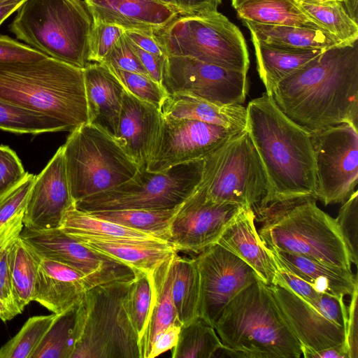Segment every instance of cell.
<instances>
[{"label":"cell","mask_w":358,"mask_h":358,"mask_svg":"<svg viewBox=\"0 0 358 358\" xmlns=\"http://www.w3.org/2000/svg\"><path fill=\"white\" fill-rule=\"evenodd\" d=\"M310 134L340 124L358 125V41L324 50L282 80L271 96Z\"/></svg>","instance_id":"1"},{"label":"cell","mask_w":358,"mask_h":358,"mask_svg":"<svg viewBox=\"0 0 358 358\" xmlns=\"http://www.w3.org/2000/svg\"><path fill=\"white\" fill-rule=\"evenodd\" d=\"M245 129L264 168L268 190L257 221L275 206L315 197V164L310 134L289 118L266 92L247 107Z\"/></svg>","instance_id":"2"},{"label":"cell","mask_w":358,"mask_h":358,"mask_svg":"<svg viewBox=\"0 0 358 358\" xmlns=\"http://www.w3.org/2000/svg\"><path fill=\"white\" fill-rule=\"evenodd\" d=\"M231 358H299L301 345L261 280L225 307L214 327Z\"/></svg>","instance_id":"3"},{"label":"cell","mask_w":358,"mask_h":358,"mask_svg":"<svg viewBox=\"0 0 358 358\" xmlns=\"http://www.w3.org/2000/svg\"><path fill=\"white\" fill-rule=\"evenodd\" d=\"M0 99L51 115L71 131L89 122L83 69L48 57L0 62Z\"/></svg>","instance_id":"4"},{"label":"cell","mask_w":358,"mask_h":358,"mask_svg":"<svg viewBox=\"0 0 358 358\" xmlns=\"http://www.w3.org/2000/svg\"><path fill=\"white\" fill-rule=\"evenodd\" d=\"M131 279L86 291L77 308L70 358H143L138 335L129 317Z\"/></svg>","instance_id":"5"},{"label":"cell","mask_w":358,"mask_h":358,"mask_svg":"<svg viewBox=\"0 0 358 358\" xmlns=\"http://www.w3.org/2000/svg\"><path fill=\"white\" fill-rule=\"evenodd\" d=\"M9 25L17 38L48 57L84 69L93 17L82 0H27Z\"/></svg>","instance_id":"6"},{"label":"cell","mask_w":358,"mask_h":358,"mask_svg":"<svg viewBox=\"0 0 358 358\" xmlns=\"http://www.w3.org/2000/svg\"><path fill=\"white\" fill-rule=\"evenodd\" d=\"M314 198L274 206L259 220L258 234L271 250L287 252L351 269V262L336 218L321 210Z\"/></svg>","instance_id":"7"},{"label":"cell","mask_w":358,"mask_h":358,"mask_svg":"<svg viewBox=\"0 0 358 358\" xmlns=\"http://www.w3.org/2000/svg\"><path fill=\"white\" fill-rule=\"evenodd\" d=\"M62 145L74 205L121 185L138 170L112 136L90 123L71 131Z\"/></svg>","instance_id":"8"},{"label":"cell","mask_w":358,"mask_h":358,"mask_svg":"<svg viewBox=\"0 0 358 358\" xmlns=\"http://www.w3.org/2000/svg\"><path fill=\"white\" fill-rule=\"evenodd\" d=\"M155 35L167 57H189L248 73L250 61L245 38L218 11L179 15Z\"/></svg>","instance_id":"9"},{"label":"cell","mask_w":358,"mask_h":358,"mask_svg":"<svg viewBox=\"0 0 358 358\" xmlns=\"http://www.w3.org/2000/svg\"><path fill=\"white\" fill-rule=\"evenodd\" d=\"M197 188L216 202L236 203L254 213L268 190L266 174L246 129L227 140L203 159Z\"/></svg>","instance_id":"10"},{"label":"cell","mask_w":358,"mask_h":358,"mask_svg":"<svg viewBox=\"0 0 358 358\" xmlns=\"http://www.w3.org/2000/svg\"><path fill=\"white\" fill-rule=\"evenodd\" d=\"M203 159L173 166L163 172L138 169L121 185L75 203L87 213L126 209H171L180 206L199 183Z\"/></svg>","instance_id":"11"},{"label":"cell","mask_w":358,"mask_h":358,"mask_svg":"<svg viewBox=\"0 0 358 358\" xmlns=\"http://www.w3.org/2000/svg\"><path fill=\"white\" fill-rule=\"evenodd\" d=\"M315 156V197L325 206L343 203L358 180V130L340 124L310 134Z\"/></svg>","instance_id":"12"},{"label":"cell","mask_w":358,"mask_h":358,"mask_svg":"<svg viewBox=\"0 0 358 358\" xmlns=\"http://www.w3.org/2000/svg\"><path fill=\"white\" fill-rule=\"evenodd\" d=\"M162 85L169 94H189L218 105L242 104L248 90L246 73L183 56L166 57Z\"/></svg>","instance_id":"13"},{"label":"cell","mask_w":358,"mask_h":358,"mask_svg":"<svg viewBox=\"0 0 358 358\" xmlns=\"http://www.w3.org/2000/svg\"><path fill=\"white\" fill-rule=\"evenodd\" d=\"M240 131L199 120L163 115L147 169L163 172L178 165L203 159Z\"/></svg>","instance_id":"14"},{"label":"cell","mask_w":358,"mask_h":358,"mask_svg":"<svg viewBox=\"0 0 358 358\" xmlns=\"http://www.w3.org/2000/svg\"><path fill=\"white\" fill-rule=\"evenodd\" d=\"M20 236L40 255L78 271L90 288L134 278L131 268L91 249L59 228L34 229L24 226Z\"/></svg>","instance_id":"15"},{"label":"cell","mask_w":358,"mask_h":358,"mask_svg":"<svg viewBox=\"0 0 358 358\" xmlns=\"http://www.w3.org/2000/svg\"><path fill=\"white\" fill-rule=\"evenodd\" d=\"M195 258L200 278L199 317L214 327L227 304L261 279L248 264L217 243Z\"/></svg>","instance_id":"16"},{"label":"cell","mask_w":358,"mask_h":358,"mask_svg":"<svg viewBox=\"0 0 358 358\" xmlns=\"http://www.w3.org/2000/svg\"><path fill=\"white\" fill-rule=\"evenodd\" d=\"M243 208L236 203L214 201L196 187L171 220L169 242L178 252L199 255L217 243Z\"/></svg>","instance_id":"17"},{"label":"cell","mask_w":358,"mask_h":358,"mask_svg":"<svg viewBox=\"0 0 358 358\" xmlns=\"http://www.w3.org/2000/svg\"><path fill=\"white\" fill-rule=\"evenodd\" d=\"M74 206L61 145L35 176L24 212V226L34 229L59 228L66 211Z\"/></svg>","instance_id":"18"},{"label":"cell","mask_w":358,"mask_h":358,"mask_svg":"<svg viewBox=\"0 0 358 358\" xmlns=\"http://www.w3.org/2000/svg\"><path fill=\"white\" fill-rule=\"evenodd\" d=\"M301 348L320 350L345 345V329L318 311L284 285H268Z\"/></svg>","instance_id":"19"},{"label":"cell","mask_w":358,"mask_h":358,"mask_svg":"<svg viewBox=\"0 0 358 358\" xmlns=\"http://www.w3.org/2000/svg\"><path fill=\"white\" fill-rule=\"evenodd\" d=\"M162 118L161 110L124 90L117 134L113 138L138 169L147 168Z\"/></svg>","instance_id":"20"},{"label":"cell","mask_w":358,"mask_h":358,"mask_svg":"<svg viewBox=\"0 0 358 358\" xmlns=\"http://www.w3.org/2000/svg\"><path fill=\"white\" fill-rule=\"evenodd\" d=\"M94 22L113 24L125 30L154 34L164 29L180 14L156 0H84Z\"/></svg>","instance_id":"21"},{"label":"cell","mask_w":358,"mask_h":358,"mask_svg":"<svg viewBox=\"0 0 358 358\" xmlns=\"http://www.w3.org/2000/svg\"><path fill=\"white\" fill-rule=\"evenodd\" d=\"M34 251L38 271L33 301L55 314L78 304L86 291L90 289L85 276L65 264Z\"/></svg>","instance_id":"22"},{"label":"cell","mask_w":358,"mask_h":358,"mask_svg":"<svg viewBox=\"0 0 358 358\" xmlns=\"http://www.w3.org/2000/svg\"><path fill=\"white\" fill-rule=\"evenodd\" d=\"M255 215L243 208L217 242L248 264L267 285L275 284L278 264L261 239L255 224Z\"/></svg>","instance_id":"23"},{"label":"cell","mask_w":358,"mask_h":358,"mask_svg":"<svg viewBox=\"0 0 358 358\" xmlns=\"http://www.w3.org/2000/svg\"><path fill=\"white\" fill-rule=\"evenodd\" d=\"M83 73L88 123L115 138L124 89L110 69L102 63L90 62Z\"/></svg>","instance_id":"24"},{"label":"cell","mask_w":358,"mask_h":358,"mask_svg":"<svg viewBox=\"0 0 358 358\" xmlns=\"http://www.w3.org/2000/svg\"><path fill=\"white\" fill-rule=\"evenodd\" d=\"M278 265L303 279L316 290L337 297L350 295L358 285L351 269L329 265L287 252L271 250Z\"/></svg>","instance_id":"25"},{"label":"cell","mask_w":358,"mask_h":358,"mask_svg":"<svg viewBox=\"0 0 358 358\" xmlns=\"http://www.w3.org/2000/svg\"><path fill=\"white\" fill-rule=\"evenodd\" d=\"M161 111L165 117L199 120L237 131L246 126L247 110L242 104L218 105L186 94H169Z\"/></svg>","instance_id":"26"},{"label":"cell","mask_w":358,"mask_h":358,"mask_svg":"<svg viewBox=\"0 0 358 358\" xmlns=\"http://www.w3.org/2000/svg\"><path fill=\"white\" fill-rule=\"evenodd\" d=\"M251 39L259 76L269 96L282 80L304 67L324 50L287 49Z\"/></svg>","instance_id":"27"},{"label":"cell","mask_w":358,"mask_h":358,"mask_svg":"<svg viewBox=\"0 0 358 358\" xmlns=\"http://www.w3.org/2000/svg\"><path fill=\"white\" fill-rule=\"evenodd\" d=\"M175 252L150 273L153 297L144 336L141 342L143 358H146L157 335L179 322L172 296L173 264ZM182 325V324H181Z\"/></svg>","instance_id":"28"},{"label":"cell","mask_w":358,"mask_h":358,"mask_svg":"<svg viewBox=\"0 0 358 358\" xmlns=\"http://www.w3.org/2000/svg\"><path fill=\"white\" fill-rule=\"evenodd\" d=\"M59 228L75 238L143 243H169L152 235L99 218L77 209L75 206L66 211Z\"/></svg>","instance_id":"29"},{"label":"cell","mask_w":358,"mask_h":358,"mask_svg":"<svg viewBox=\"0 0 358 358\" xmlns=\"http://www.w3.org/2000/svg\"><path fill=\"white\" fill-rule=\"evenodd\" d=\"M75 238V237H74ZM87 247L103 254L132 270L150 273L155 267L176 252L171 243H143L76 238Z\"/></svg>","instance_id":"30"},{"label":"cell","mask_w":358,"mask_h":358,"mask_svg":"<svg viewBox=\"0 0 358 358\" xmlns=\"http://www.w3.org/2000/svg\"><path fill=\"white\" fill-rule=\"evenodd\" d=\"M251 38L264 43L294 50H326L342 45L329 33L316 29L270 25L244 21Z\"/></svg>","instance_id":"31"},{"label":"cell","mask_w":358,"mask_h":358,"mask_svg":"<svg viewBox=\"0 0 358 358\" xmlns=\"http://www.w3.org/2000/svg\"><path fill=\"white\" fill-rule=\"evenodd\" d=\"M236 10L243 22L324 31L301 8L296 0H246Z\"/></svg>","instance_id":"32"},{"label":"cell","mask_w":358,"mask_h":358,"mask_svg":"<svg viewBox=\"0 0 358 358\" xmlns=\"http://www.w3.org/2000/svg\"><path fill=\"white\" fill-rule=\"evenodd\" d=\"M172 296L178 319L186 325L199 317L200 278L196 258L177 252L173 264Z\"/></svg>","instance_id":"33"},{"label":"cell","mask_w":358,"mask_h":358,"mask_svg":"<svg viewBox=\"0 0 358 358\" xmlns=\"http://www.w3.org/2000/svg\"><path fill=\"white\" fill-rule=\"evenodd\" d=\"M301 8L324 31L343 44L358 41V23L340 0L297 1Z\"/></svg>","instance_id":"34"},{"label":"cell","mask_w":358,"mask_h":358,"mask_svg":"<svg viewBox=\"0 0 358 358\" xmlns=\"http://www.w3.org/2000/svg\"><path fill=\"white\" fill-rule=\"evenodd\" d=\"M10 269L13 296L22 313L34 300L38 264L34 250L20 236L11 249Z\"/></svg>","instance_id":"35"},{"label":"cell","mask_w":358,"mask_h":358,"mask_svg":"<svg viewBox=\"0 0 358 358\" xmlns=\"http://www.w3.org/2000/svg\"><path fill=\"white\" fill-rule=\"evenodd\" d=\"M0 129L15 134L71 131L61 120L44 113L0 99Z\"/></svg>","instance_id":"36"},{"label":"cell","mask_w":358,"mask_h":358,"mask_svg":"<svg viewBox=\"0 0 358 358\" xmlns=\"http://www.w3.org/2000/svg\"><path fill=\"white\" fill-rule=\"evenodd\" d=\"M178 206L171 209H126L88 213L169 242L170 222Z\"/></svg>","instance_id":"37"},{"label":"cell","mask_w":358,"mask_h":358,"mask_svg":"<svg viewBox=\"0 0 358 358\" xmlns=\"http://www.w3.org/2000/svg\"><path fill=\"white\" fill-rule=\"evenodd\" d=\"M222 347L215 328L199 317L181 327L173 358H214Z\"/></svg>","instance_id":"38"},{"label":"cell","mask_w":358,"mask_h":358,"mask_svg":"<svg viewBox=\"0 0 358 358\" xmlns=\"http://www.w3.org/2000/svg\"><path fill=\"white\" fill-rule=\"evenodd\" d=\"M78 305L56 314L31 358H70Z\"/></svg>","instance_id":"39"},{"label":"cell","mask_w":358,"mask_h":358,"mask_svg":"<svg viewBox=\"0 0 358 358\" xmlns=\"http://www.w3.org/2000/svg\"><path fill=\"white\" fill-rule=\"evenodd\" d=\"M56 314L29 317L18 333L0 348V358H31Z\"/></svg>","instance_id":"40"},{"label":"cell","mask_w":358,"mask_h":358,"mask_svg":"<svg viewBox=\"0 0 358 358\" xmlns=\"http://www.w3.org/2000/svg\"><path fill=\"white\" fill-rule=\"evenodd\" d=\"M24 212L16 215L0 229V299L15 317L21 313L13 293L10 269V252L14 242L24 228Z\"/></svg>","instance_id":"41"},{"label":"cell","mask_w":358,"mask_h":358,"mask_svg":"<svg viewBox=\"0 0 358 358\" xmlns=\"http://www.w3.org/2000/svg\"><path fill=\"white\" fill-rule=\"evenodd\" d=\"M132 271L134 278L129 290L127 306L130 319L141 345L152 305L153 287L150 273L137 269Z\"/></svg>","instance_id":"42"},{"label":"cell","mask_w":358,"mask_h":358,"mask_svg":"<svg viewBox=\"0 0 358 358\" xmlns=\"http://www.w3.org/2000/svg\"><path fill=\"white\" fill-rule=\"evenodd\" d=\"M108 68L117 78L126 91L161 110L169 95L162 85L146 75L113 67Z\"/></svg>","instance_id":"43"},{"label":"cell","mask_w":358,"mask_h":358,"mask_svg":"<svg viewBox=\"0 0 358 358\" xmlns=\"http://www.w3.org/2000/svg\"><path fill=\"white\" fill-rule=\"evenodd\" d=\"M346 244L351 263L358 262V192L354 191L344 201L336 218Z\"/></svg>","instance_id":"44"},{"label":"cell","mask_w":358,"mask_h":358,"mask_svg":"<svg viewBox=\"0 0 358 358\" xmlns=\"http://www.w3.org/2000/svg\"><path fill=\"white\" fill-rule=\"evenodd\" d=\"M35 176L27 172L17 185L0 196V229L24 211Z\"/></svg>","instance_id":"45"},{"label":"cell","mask_w":358,"mask_h":358,"mask_svg":"<svg viewBox=\"0 0 358 358\" xmlns=\"http://www.w3.org/2000/svg\"><path fill=\"white\" fill-rule=\"evenodd\" d=\"M120 26L94 22L90 40V62L101 63L124 34Z\"/></svg>","instance_id":"46"},{"label":"cell","mask_w":358,"mask_h":358,"mask_svg":"<svg viewBox=\"0 0 358 358\" xmlns=\"http://www.w3.org/2000/svg\"><path fill=\"white\" fill-rule=\"evenodd\" d=\"M101 63L108 67L148 76L124 34L115 43Z\"/></svg>","instance_id":"47"},{"label":"cell","mask_w":358,"mask_h":358,"mask_svg":"<svg viewBox=\"0 0 358 358\" xmlns=\"http://www.w3.org/2000/svg\"><path fill=\"white\" fill-rule=\"evenodd\" d=\"M27 173L16 152L0 145V196L17 185Z\"/></svg>","instance_id":"48"},{"label":"cell","mask_w":358,"mask_h":358,"mask_svg":"<svg viewBox=\"0 0 358 358\" xmlns=\"http://www.w3.org/2000/svg\"><path fill=\"white\" fill-rule=\"evenodd\" d=\"M48 57L27 44L0 35V62H36Z\"/></svg>","instance_id":"49"},{"label":"cell","mask_w":358,"mask_h":358,"mask_svg":"<svg viewBox=\"0 0 358 358\" xmlns=\"http://www.w3.org/2000/svg\"><path fill=\"white\" fill-rule=\"evenodd\" d=\"M275 284L287 287L314 308H315L322 294L303 279L280 266H278L276 273Z\"/></svg>","instance_id":"50"},{"label":"cell","mask_w":358,"mask_h":358,"mask_svg":"<svg viewBox=\"0 0 358 358\" xmlns=\"http://www.w3.org/2000/svg\"><path fill=\"white\" fill-rule=\"evenodd\" d=\"M350 296L345 324V344L350 358H358V285Z\"/></svg>","instance_id":"51"},{"label":"cell","mask_w":358,"mask_h":358,"mask_svg":"<svg viewBox=\"0 0 358 358\" xmlns=\"http://www.w3.org/2000/svg\"><path fill=\"white\" fill-rule=\"evenodd\" d=\"M129 42L148 75L162 85L167 56L152 54L139 48L130 41Z\"/></svg>","instance_id":"52"},{"label":"cell","mask_w":358,"mask_h":358,"mask_svg":"<svg viewBox=\"0 0 358 358\" xmlns=\"http://www.w3.org/2000/svg\"><path fill=\"white\" fill-rule=\"evenodd\" d=\"M181 327L180 323H173L159 333L154 339L146 358H154L172 350L178 342Z\"/></svg>","instance_id":"53"},{"label":"cell","mask_w":358,"mask_h":358,"mask_svg":"<svg viewBox=\"0 0 358 358\" xmlns=\"http://www.w3.org/2000/svg\"><path fill=\"white\" fill-rule=\"evenodd\" d=\"M124 35L129 41L146 52L158 55H166L154 34L129 29L125 30Z\"/></svg>","instance_id":"54"},{"label":"cell","mask_w":358,"mask_h":358,"mask_svg":"<svg viewBox=\"0 0 358 358\" xmlns=\"http://www.w3.org/2000/svg\"><path fill=\"white\" fill-rule=\"evenodd\" d=\"M180 15L217 11L222 0H175Z\"/></svg>","instance_id":"55"},{"label":"cell","mask_w":358,"mask_h":358,"mask_svg":"<svg viewBox=\"0 0 358 358\" xmlns=\"http://www.w3.org/2000/svg\"><path fill=\"white\" fill-rule=\"evenodd\" d=\"M305 358H350L348 348L345 345L323 349L311 350L301 348Z\"/></svg>","instance_id":"56"},{"label":"cell","mask_w":358,"mask_h":358,"mask_svg":"<svg viewBox=\"0 0 358 358\" xmlns=\"http://www.w3.org/2000/svg\"><path fill=\"white\" fill-rule=\"evenodd\" d=\"M27 0H0V25Z\"/></svg>","instance_id":"57"},{"label":"cell","mask_w":358,"mask_h":358,"mask_svg":"<svg viewBox=\"0 0 358 358\" xmlns=\"http://www.w3.org/2000/svg\"><path fill=\"white\" fill-rule=\"evenodd\" d=\"M343 2L348 15L358 23V0H340Z\"/></svg>","instance_id":"58"},{"label":"cell","mask_w":358,"mask_h":358,"mask_svg":"<svg viewBox=\"0 0 358 358\" xmlns=\"http://www.w3.org/2000/svg\"><path fill=\"white\" fill-rule=\"evenodd\" d=\"M14 317L15 316L0 299V320L3 322H7L12 320Z\"/></svg>","instance_id":"59"},{"label":"cell","mask_w":358,"mask_h":358,"mask_svg":"<svg viewBox=\"0 0 358 358\" xmlns=\"http://www.w3.org/2000/svg\"><path fill=\"white\" fill-rule=\"evenodd\" d=\"M156 1L160 2L163 4H165L166 6H169L174 8L175 10H176L178 12V7H177L175 0H156ZM178 13H179V12H178Z\"/></svg>","instance_id":"60"},{"label":"cell","mask_w":358,"mask_h":358,"mask_svg":"<svg viewBox=\"0 0 358 358\" xmlns=\"http://www.w3.org/2000/svg\"><path fill=\"white\" fill-rule=\"evenodd\" d=\"M246 0H231L232 6L236 9L238 6H240L244 1Z\"/></svg>","instance_id":"61"},{"label":"cell","mask_w":358,"mask_h":358,"mask_svg":"<svg viewBox=\"0 0 358 358\" xmlns=\"http://www.w3.org/2000/svg\"><path fill=\"white\" fill-rule=\"evenodd\" d=\"M296 1H304V0H296ZM308 1H321V0H308Z\"/></svg>","instance_id":"62"}]
</instances>
